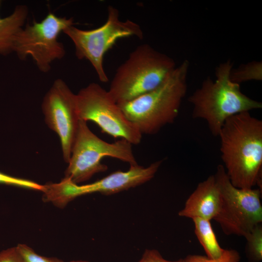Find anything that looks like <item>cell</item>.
<instances>
[{
	"label": "cell",
	"instance_id": "6da1fadb",
	"mask_svg": "<svg viewBox=\"0 0 262 262\" xmlns=\"http://www.w3.org/2000/svg\"><path fill=\"white\" fill-rule=\"evenodd\" d=\"M221 159L235 187L262 191V121L243 112L228 118L218 136Z\"/></svg>",
	"mask_w": 262,
	"mask_h": 262
},
{
	"label": "cell",
	"instance_id": "7a4b0ae2",
	"mask_svg": "<svg viewBox=\"0 0 262 262\" xmlns=\"http://www.w3.org/2000/svg\"><path fill=\"white\" fill-rule=\"evenodd\" d=\"M232 66L230 60L220 64L215 69V80L207 77L188 98L193 106V117L206 121L210 131L215 136H218L229 117L262 108V102L244 94L240 84L230 80Z\"/></svg>",
	"mask_w": 262,
	"mask_h": 262
},
{
	"label": "cell",
	"instance_id": "3957f363",
	"mask_svg": "<svg viewBox=\"0 0 262 262\" xmlns=\"http://www.w3.org/2000/svg\"><path fill=\"white\" fill-rule=\"evenodd\" d=\"M189 63L184 60L156 88L119 104L127 119L142 134H154L178 116L187 90Z\"/></svg>",
	"mask_w": 262,
	"mask_h": 262
},
{
	"label": "cell",
	"instance_id": "277c9868",
	"mask_svg": "<svg viewBox=\"0 0 262 262\" xmlns=\"http://www.w3.org/2000/svg\"><path fill=\"white\" fill-rule=\"evenodd\" d=\"M176 67L172 58L142 44L117 68L108 91L118 104L129 101L156 88Z\"/></svg>",
	"mask_w": 262,
	"mask_h": 262
},
{
	"label": "cell",
	"instance_id": "5b68a950",
	"mask_svg": "<svg viewBox=\"0 0 262 262\" xmlns=\"http://www.w3.org/2000/svg\"><path fill=\"white\" fill-rule=\"evenodd\" d=\"M105 157L117 159L130 165L137 164L129 142L122 139L114 143L106 142L90 130L87 122L80 120L65 177L78 184L88 180L95 174L107 170L108 166L101 163Z\"/></svg>",
	"mask_w": 262,
	"mask_h": 262
},
{
	"label": "cell",
	"instance_id": "8992f818",
	"mask_svg": "<svg viewBox=\"0 0 262 262\" xmlns=\"http://www.w3.org/2000/svg\"><path fill=\"white\" fill-rule=\"evenodd\" d=\"M107 11L106 22L98 28L85 30L72 25L63 32L73 43L76 57L89 61L99 81L103 82L109 80L103 66L106 52L119 39L143 38V32L139 24L129 19L121 20L119 11L112 6H108Z\"/></svg>",
	"mask_w": 262,
	"mask_h": 262
},
{
	"label": "cell",
	"instance_id": "52a82bcc",
	"mask_svg": "<svg viewBox=\"0 0 262 262\" xmlns=\"http://www.w3.org/2000/svg\"><path fill=\"white\" fill-rule=\"evenodd\" d=\"M218 185L221 200L214 220L227 235L245 237L262 222V191L234 186L223 165H218L214 174Z\"/></svg>",
	"mask_w": 262,
	"mask_h": 262
},
{
	"label": "cell",
	"instance_id": "ba28073f",
	"mask_svg": "<svg viewBox=\"0 0 262 262\" xmlns=\"http://www.w3.org/2000/svg\"><path fill=\"white\" fill-rule=\"evenodd\" d=\"M74 24L72 17L58 16L49 12L42 20H34L32 24L19 31L14 40L13 52L21 60L31 57L39 70L47 73L52 63L66 54L64 45L58 40L59 35Z\"/></svg>",
	"mask_w": 262,
	"mask_h": 262
},
{
	"label": "cell",
	"instance_id": "9c48e42d",
	"mask_svg": "<svg viewBox=\"0 0 262 262\" xmlns=\"http://www.w3.org/2000/svg\"><path fill=\"white\" fill-rule=\"evenodd\" d=\"M80 120L91 121L103 132L125 139L132 145L140 143L142 134L125 115L109 92L97 83L92 82L76 94Z\"/></svg>",
	"mask_w": 262,
	"mask_h": 262
},
{
	"label": "cell",
	"instance_id": "30bf717a",
	"mask_svg": "<svg viewBox=\"0 0 262 262\" xmlns=\"http://www.w3.org/2000/svg\"><path fill=\"white\" fill-rule=\"evenodd\" d=\"M42 109L46 124L59 136L64 160L68 163L80 120L76 94L57 79L45 95Z\"/></svg>",
	"mask_w": 262,
	"mask_h": 262
},
{
	"label": "cell",
	"instance_id": "8fae6325",
	"mask_svg": "<svg viewBox=\"0 0 262 262\" xmlns=\"http://www.w3.org/2000/svg\"><path fill=\"white\" fill-rule=\"evenodd\" d=\"M163 160L153 162L147 167L137 164L130 165L126 171H117L91 183L80 185L71 180L68 182V189L72 200L89 194L99 193L109 195L127 190L144 184L155 176Z\"/></svg>",
	"mask_w": 262,
	"mask_h": 262
},
{
	"label": "cell",
	"instance_id": "7c38bea8",
	"mask_svg": "<svg viewBox=\"0 0 262 262\" xmlns=\"http://www.w3.org/2000/svg\"><path fill=\"white\" fill-rule=\"evenodd\" d=\"M220 200V192L215 176L211 175L198 184L178 215L192 219L200 218L211 221L218 212Z\"/></svg>",
	"mask_w": 262,
	"mask_h": 262
},
{
	"label": "cell",
	"instance_id": "4fadbf2b",
	"mask_svg": "<svg viewBox=\"0 0 262 262\" xmlns=\"http://www.w3.org/2000/svg\"><path fill=\"white\" fill-rule=\"evenodd\" d=\"M1 1L0 0V7ZM29 10L25 5H17L9 16H0V54L6 55L13 52L15 37L23 27Z\"/></svg>",
	"mask_w": 262,
	"mask_h": 262
},
{
	"label": "cell",
	"instance_id": "5bb4252c",
	"mask_svg": "<svg viewBox=\"0 0 262 262\" xmlns=\"http://www.w3.org/2000/svg\"><path fill=\"white\" fill-rule=\"evenodd\" d=\"M192 220L195 234L204 249L206 256L214 260L223 258L227 249H223L220 246L211 221L200 218H194Z\"/></svg>",
	"mask_w": 262,
	"mask_h": 262
},
{
	"label": "cell",
	"instance_id": "9a60e30c",
	"mask_svg": "<svg viewBox=\"0 0 262 262\" xmlns=\"http://www.w3.org/2000/svg\"><path fill=\"white\" fill-rule=\"evenodd\" d=\"M229 77L233 82L239 84L241 82L252 80L261 81L262 62L254 61L246 64H242L237 68H232Z\"/></svg>",
	"mask_w": 262,
	"mask_h": 262
},
{
	"label": "cell",
	"instance_id": "2e32d148",
	"mask_svg": "<svg viewBox=\"0 0 262 262\" xmlns=\"http://www.w3.org/2000/svg\"><path fill=\"white\" fill-rule=\"evenodd\" d=\"M245 238L246 240V252L249 262L262 260V225L255 227Z\"/></svg>",
	"mask_w": 262,
	"mask_h": 262
},
{
	"label": "cell",
	"instance_id": "e0dca14e",
	"mask_svg": "<svg viewBox=\"0 0 262 262\" xmlns=\"http://www.w3.org/2000/svg\"><path fill=\"white\" fill-rule=\"evenodd\" d=\"M16 247L21 262H64L56 258L47 257L39 255L25 244H18Z\"/></svg>",
	"mask_w": 262,
	"mask_h": 262
},
{
	"label": "cell",
	"instance_id": "ac0fdd59",
	"mask_svg": "<svg viewBox=\"0 0 262 262\" xmlns=\"http://www.w3.org/2000/svg\"><path fill=\"white\" fill-rule=\"evenodd\" d=\"M183 262H239L240 257L239 253L234 249H227L223 258L217 260L209 258L207 256L190 254L183 259Z\"/></svg>",
	"mask_w": 262,
	"mask_h": 262
},
{
	"label": "cell",
	"instance_id": "d6986e66",
	"mask_svg": "<svg viewBox=\"0 0 262 262\" xmlns=\"http://www.w3.org/2000/svg\"><path fill=\"white\" fill-rule=\"evenodd\" d=\"M0 183L42 191L43 185L31 180L15 177L0 172Z\"/></svg>",
	"mask_w": 262,
	"mask_h": 262
},
{
	"label": "cell",
	"instance_id": "ffe728a7",
	"mask_svg": "<svg viewBox=\"0 0 262 262\" xmlns=\"http://www.w3.org/2000/svg\"><path fill=\"white\" fill-rule=\"evenodd\" d=\"M138 262H183V260L180 259L176 261H169L164 258L157 250L147 249Z\"/></svg>",
	"mask_w": 262,
	"mask_h": 262
},
{
	"label": "cell",
	"instance_id": "44dd1931",
	"mask_svg": "<svg viewBox=\"0 0 262 262\" xmlns=\"http://www.w3.org/2000/svg\"><path fill=\"white\" fill-rule=\"evenodd\" d=\"M0 262H21L16 247L8 248L0 252Z\"/></svg>",
	"mask_w": 262,
	"mask_h": 262
},
{
	"label": "cell",
	"instance_id": "7402d4cb",
	"mask_svg": "<svg viewBox=\"0 0 262 262\" xmlns=\"http://www.w3.org/2000/svg\"><path fill=\"white\" fill-rule=\"evenodd\" d=\"M69 262H89L87 261H84V260H73V261H70Z\"/></svg>",
	"mask_w": 262,
	"mask_h": 262
}]
</instances>
